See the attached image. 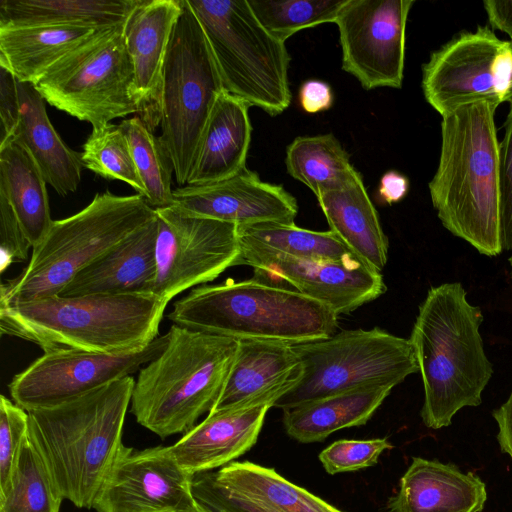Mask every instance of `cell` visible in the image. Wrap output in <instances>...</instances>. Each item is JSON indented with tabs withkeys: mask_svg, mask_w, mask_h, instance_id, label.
<instances>
[{
	"mask_svg": "<svg viewBox=\"0 0 512 512\" xmlns=\"http://www.w3.org/2000/svg\"><path fill=\"white\" fill-rule=\"evenodd\" d=\"M238 237L240 243L298 259L339 262L358 260L332 231H312L300 228L295 223L267 222L238 226Z\"/></svg>",
	"mask_w": 512,
	"mask_h": 512,
	"instance_id": "cell-33",
	"label": "cell"
},
{
	"mask_svg": "<svg viewBox=\"0 0 512 512\" xmlns=\"http://www.w3.org/2000/svg\"><path fill=\"white\" fill-rule=\"evenodd\" d=\"M492 415L498 425L497 441L500 449L512 459V392Z\"/></svg>",
	"mask_w": 512,
	"mask_h": 512,
	"instance_id": "cell-47",
	"label": "cell"
},
{
	"mask_svg": "<svg viewBox=\"0 0 512 512\" xmlns=\"http://www.w3.org/2000/svg\"><path fill=\"white\" fill-rule=\"evenodd\" d=\"M19 119L20 99L18 80L8 68L0 64V143L14 135Z\"/></svg>",
	"mask_w": 512,
	"mask_h": 512,
	"instance_id": "cell-43",
	"label": "cell"
},
{
	"mask_svg": "<svg viewBox=\"0 0 512 512\" xmlns=\"http://www.w3.org/2000/svg\"><path fill=\"white\" fill-rule=\"evenodd\" d=\"M192 494L209 512H272L238 491L220 483L212 471L194 475Z\"/></svg>",
	"mask_w": 512,
	"mask_h": 512,
	"instance_id": "cell-40",
	"label": "cell"
},
{
	"mask_svg": "<svg viewBox=\"0 0 512 512\" xmlns=\"http://www.w3.org/2000/svg\"><path fill=\"white\" fill-rule=\"evenodd\" d=\"M347 0H248L263 27L285 42L295 33L324 23H335Z\"/></svg>",
	"mask_w": 512,
	"mask_h": 512,
	"instance_id": "cell-36",
	"label": "cell"
},
{
	"mask_svg": "<svg viewBox=\"0 0 512 512\" xmlns=\"http://www.w3.org/2000/svg\"><path fill=\"white\" fill-rule=\"evenodd\" d=\"M393 445L386 438L368 440H338L319 454L329 474L352 472L377 464L380 455Z\"/></svg>",
	"mask_w": 512,
	"mask_h": 512,
	"instance_id": "cell-39",
	"label": "cell"
},
{
	"mask_svg": "<svg viewBox=\"0 0 512 512\" xmlns=\"http://www.w3.org/2000/svg\"><path fill=\"white\" fill-rule=\"evenodd\" d=\"M408 178L395 170L384 173L377 189V200L383 204L392 205L400 202L408 193Z\"/></svg>",
	"mask_w": 512,
	"mask_h": 512,
	"instance_id": "cell-45",
	"label": "cell"
},
{
	"mask_svg": "<svg viewBox=\"0 0 512 512\" xmlns=\"http://www.w3.org/2000/svg\"><path fill=\"white\" fill-rule=\"evenodd\" d=\"M316 198L330 231L359 261L381 272L388 260L389 242L362 176Z\"/></svg>",
	"mask_w": 512,
	"mask_h": 512,
	"instance_id": "cell-26",
	"label": "cell"
},
{
	"mask_svg": "<svg viewBox=\"0 0 512 512\" xmlns=\"http://www.w3.org/2000/svg\"><path fill=\"white\" fill-rule=\"evenodd\" d=\"M155 218L156 210L140 194H95L76 214L53 220L28 265L1 283L0 304L59 295L80 271Z\"/></svg>",
	"mask_w": 512,
	"mask_h": 512,
	"instance_id": "cell-7",
	"label": "cell"
},
{
	"mask_svg": "<svg viewBox=\"0 0 512 512\" xmlns=\"http://www.w3.org/2000/svg\"><path fill=\"white\" fill-rule=\"evenodd\" d=\"M240 249L239 265L251 266L254 278L274 284L287 282L338 316L351 313L386 291L381 273L359 260L298 259L243 243Z\"/></svg>",
	"mask_w": 512,
	"mask_h": 512,
	"instance_id": "cell-16",
	"label": "cell"
},
{
	"mask_svg": "<svg viewBox=\"0 0 512 512\" xmlns=\"http://www.w3.org/2000/svg\"><path fill=\"white\" fill-rule=\"evenodd\" d=\"M20 119L13 137L37 163L45 181L60 196L75 192L81 182V154L72 150L51 124L45 99L29 82L18 81Z\"/></svg>",
	"mask_w": 512,
	"mask_h": 512,
	"instance_id": "cell-25",
	"label": "cell"
},
{
	"mask_svg": "<svg viewBox=\"0 0 512 512\" xmlns=\"http://www.w3.org/2000/svg\"><path fill=\"white\" fill-rule=\"evenodd\" d=\"M222 484L272 512H343L280 476L274 469L244 461L212 471Z\"/></svg>",
	"mask_w": 512,
	"mask_h": 512,
	"instance_id": "cell-31",
	"label": "cell"
},
{
	"mask_svg": "<svg viewBox=\"0 0 512 512\" xmlns=\"http://www.w3.org/2000/svg\"><path fill=\"white\" fill-rule=\"evenodd\" d=\"M487 500L485 483L455 465L413 457L389 499V512H481Z\"/></svg>",
	"mask_w": 512,
	"mask_h": 512,
	"instance_id": "cell-22",
	"label": "cell"
},
{
	"mask_svg": "<svg viewBox=\"0 0 512 512\" xmlns=\"http://www.w3.org/2000/svg\"><path fill=\"white\" fill-rule=\"evenodd\" d=\"M132 376L61 404L27 411L29 436L63 499L94 507L125 445Z\"/></svg>",
	"mask_w": 512,
	"mask_h": 512,
	"instance_id": "cell-1",
	"label": "cell"
},
{
	"mask_svg": "<svg viewBox=\"0 0 512 512\" xmlns=\"http://www.w3.org/2000/svg\"><path fill=\"white\" fill-rule=\"evenodd\" d=\"M193 475L168 446L125 447L94 505L97 512H188L197 506Z\"/></svg>",
	"mask_w": 512,
	"mask_h": 512,
	"instance_id": "cell-17",
	"label": "cell"
},
{
	"mask_svg": "<svg viewBox=\"0 0 512 512\" xmlns=\"http://www.w3.org/2000/svg\"><path fill=\"white\" fill-rule=\"evenodd\" d=\"M48 104L100 128L139 112L124 23L97 29L34 84Z\"/></svg>",
	"mask_w": 512,
	"mask_h": 512,
	"instance_id": "cell-11",
	"label": "cell"
},
{
	"mask_svg": "<svg viewBox=\"0 0 512 512\" xmlns=\"http://www.w3.org/2000/svg\"><path fill=\"white\" fill-rule=\"evenodd\" d=\"M137 0H0V24L77 25L103 28L123 24Z\"/></svg>",
	"mask_w": 512,
	"mask_h": 512,
	"instance_id": "cell-30",
	"label": "cell"
},
{
	"mask_svg": "<svg viewBox=\"0 0 512 512\" xmlns=\"http://www.w3.org/2000/svg\"><path fill=\"white\" fill-rule=\"evenodd\" d=\"M172 206L190 216L237 226L292 224L298 213L294 196L281 185L261 180L247 167L222 181L176 188Z\"/></svg>",
	"mask_w": 512,
	"mask_h": 512,
	"instance_id": "cell-18",
	"label": "cell"
},
{
	"mask_svg": "<svg viewBox=\"0 0 512 512\" xmlns=\"http://www.w3.org/2000/svg\"><path fill=\"white\" fill-rule=\"evenodd\" d=\"M509 263H510V266H511V275H512V255L509 257Z\"/></svg>",
	"mask_w": 512,
	"mask_h": 512,
	"instance_id": "cell-49",
	"label": "cell"
},
{
	"mask_svg": "<svg viewBox=\"0 0 512 512\" xmlns=\"http://www.w3.org/2000/svg\"><path fill=\"white\" fill-rule=\"evenodd\" d=\"M393 388L388 384L372 385L285 409V431L301 443H312L340 429L364 425Z\"/></svg>",
	"mask_w": 512,
	"mask_h": 512,
	"instance_id": "cell-28",
	"label": "cell"
},
{
	"mask_svg": "<svg viewBox=\"0 0 512 512\" xmlns=\"http://www.w3.org/2000/svg\"><path fill=\"white\" fill-rule=\"evenodd\" d=\"M181 12L182 0H137L124 22L138 116L152 131L161 123L163 69Z\"/></svg>",
	"mask_w": 512,
	"mask_h": 512,
	"instance_id": "cell-19",
	"label": "cell"
},
{
	"mask_svg": "<svg viewBox=\"0 0 512 512\" xmlns=\"http://www.w3.org/2000/svg\"><path fill=\"white\" fill-rule=\"evenodd\" d=\"M1 271L13 262L28 259L32 249L8 201L0 196Z\"/></svg>",
	"mask_w": 512,
	"mask_h": 512,
	"instance_id": "cell-42",
	"label": "cell"
},
{
	"mask_svg": "<svg viewBox=\"0 0 512 512\" xmlns=\"http://www.w3.org/2000/svg\"><path fill=\"white\" fill-rule=\"evenodd\" d=\"M97 29L77 25L0 24V64L18 81L34 84Z\"/></svg>",
	"mask_w": 512,
	"mask_h": 512,
	"instance_id": "cell-27",
	"label": "cell"
},
{
	"mask_svg": "<svg viewBox=\"0 0 512 512\" xmlns=\"http://www.w3.org/2000/svg\"><path fill=\"white\" fill-rule=\"evenodd\" d=\"M81 161L85 168L108 180H120L144 195L129 140L120 124L92 129L83 144Z\"/></svg>",
	"mask_w": 512,
	"mask_h": 512,
	"instance_id": "cell-37",
	"label": "cell"
},
{
	"mask_svg": "<svg viewBox=\"0 0 512 512\" xmlns=\"http://www.w3.org/2000/svg\"><path fill=\"white\" fill-rule=\"evenodd\" d=\"M168 332L146 347L105 354L82 350L44 352L8 385L12 401L26 411L52 407L131 376L165 349Z\"/></svg>",
	"mask_w": 512,
	"mask_h": 512,
	"instance_id": "cell-13",
	"label": "cell"
},
{
	"mask_svg": "<svg viewBox=\"0 0 512 512\" xmlns=\"http://www.w3.org/2000/svg\"><path fill=\"white\" fill-rule=\"evenodd\" d=\"M249 105L224 91L209 117L186 185L230 178L246 167L252 126Z\"/></svg>",
	"mask_w": 512,
	"mask_h": 512,
	"instance_id": "cell-24",
	"label": "cell"
},
{
	"mask_svg": "<svg viewBox=\"0 0 512 512\" xmlns=\"http://www.w3.org/2000/svg\"><path fill=\"white\" fill-rule=\"evenodd\" d=\"M188 512H209V511L205 510L203 507H201L197 503V506L195 508H193L192 510L188 511Z\"/></svg>",
	"mask_w": 512,
	"mask_h": 512,
	"instance_id": "cell-48",
	"label": "cell"
},
{
	"mask_svg": "<svg viewBox=\"0 0 512 512\" xmlns=\"http://www.w3.org/2000/svg\"><path fill=\"white\" fill-rule=\"evenodd\" d=\"M271 402L208 413L199 424L168 446L178 464L196 475L223 467L256 443Z\"/></svg>",
	"mask_w": 512,
	"mask_h": 512,
	"instance_id": "cell-21",
	"label": "cell"
},
{
	"mask_svg": "<svg viewBox=\"0 0 512 512\" xmlns=\"http://www.w3.org/2000/svg\"><path fill=\"white\" fill-rule=\"evenodd\" d=\"M505 134L500 142V224L504 250H512V101L504 124Z\"/></svg>",
	"mask_w": 512,
	"mask_h": 512,
	"instance_id": "cell-41",
	"label": "cell"
},
{
	"mask_svg": "<svg viewBox=\"0 0 512 512\" xmlns=\"http://www.w3.org/2000/svg\"><path fill=\"white\" fill-rule=\"evenodd\" d=\"M497 107L478 102L442 117L439 163L428 185L442 225L491 257L503 251Z\"/></svg>",
	"mask_w": 512,
	"mask_h": 512,
	"instance_id": "cell-2",
	"label": "cell"
},
{
	"mask_svg": "<svg viewBox=\"0 0 512 512\" xmlns=\"http://www.w3.org/2000/svg\"><path fill=\"white\" fill-rule=\"evenodd\" d=\"M168 318L191 330L236 340L293 345L330 337L338 323L328 306L257 278L196 287L174 303Z\"/></svg>",
	"mask_w": 512,
	"mask_h": 512,
	"instance_id": "cell-5",
	"label": "cell"
},
{
	"mask_svg": "<svg viewBox=\"0 0 512 512\" xmlns=\"http://www.w3.org/2000/svg\"><path fill=\"white\" fill-rule=\"evenodd\" d=\"M29 431V415L5 395L0 396V494L8 487Z\"/></svg>",
	"mask_w": 512,
	"mask_h": 512,
	"instance_id": "cell-38",
	"label": "cell"
},
{
	"mask_svg": "<svg viewBox=\"0 0 512 512\" xmlns=\"http://www.w3.org/2000/svg\"><path fill=\"white\" fill-rule=\"evenodd\" d=\"M165 349L139 370L130 412L162 439L192 429L218 400L238 340L171 325Z\"/></svg>",
	"mask_w": 512,
	"mask_h": 512,
	"instance_id": "cell-6",
	"label": "cell"
},
{
	"mask_svg": "<svg viewBox=\"0 0 512 512\" xmlns=\"http://www.w3.org/2000/svg\"><path fill=\"white\" fill-rule=\"evenodd\" d=\"M466 295L459 282L431 287L409 338L424 387L420 415L431 429L451 425L464 407L479 406L493 374L479 330L482 311Z\"/></svg>",
	"mask_w": 512,
	"mask_h": 512,
	"instance_id": "cell-3",
	"label": "cell"
},
{
	"mask_svg": "<svg viewBox=\"0 0 512 512\" xmlns=\"http://www.w3.org/2000/svg\"><path fill=\"white\" fill-rule=\"evenodd\" d=\"M46 184L23 144L13 136L0 143V196L12 207L32 249L53 223Z\"/></svg>",
	"mask_w": 512,
	"mask_h": 512,
	"instance_id": "cell-29",
	"label": "cell"
},
{
	"mask_svg": "<svg viewBox=\"0 0 512 512\" xmlns=\"http://www.w3.org/2000/svg\"><path fill=\"white\" fill-rule=\"evenodd\" d=\"M225 91L204 30L189 5L174 27L163 69L160 140L185 186L218 97Z\"/></svg>",
	"mask_w": 512,
	"mask_h": 512,
	"instance_id": "cell-9",
	"label": "cell"
},
{
	"mask_svg": "<svg viewBox=\"0 0 512 512\" xmlns=\"http://www.w3.org/2000/svg\"><path fill=\"white\" fill-rule=\"evenodd\" d=\"M413 0H347L335 24L342 69L366 90L402 87L406 23Z\"/></svg>",
	"mask_w": 512,
	"mask_h": 512,
	"instance_id": "cell-15",
	"label": "cell"
},
{
	"mask_svg": "<svg viewBox=\"0 0 512 512\" xmlns=\"http://www.w3.org/2000/svg\"><path fill=\"white\" fill-rule=\"evenodd\" d=\"M300 375L301 362L293 344L276 340H238L227 380L210 412L262 402L274 405Z\"/></svg>",
	"mask_w": 512,
	"mask_h": 512,
	"instance_id": "cell-20",
	"label": "cell"
},
{
	"mask_svg": "<svg viewBox=\"0 0 512 512\" xmlns=\"http://www.w3.org/2000/svg\"><path fill=\"white\" fill-rule=\"evenodd\" d=\"M167 304L153 293L54 295L0 304V332L44 352H131L158 337Z\"/></svg>",
	"mask_w": 512,
	"mask_h": 512,
	"instance_id": "cell-4",
	"label": "cell"
},
{
	"mask_svg": "<svg viewBox=\"0 0 512 512\" xmlns=\"http://www.w3.org/2000/svg\"><path fill=\"white\" fill-rule=\"evenodd\" d=\"M507 41L488 26L461 31L422 66L426 101L443 117L478 102L502 103Z\"/></svg>",
	"mask_w": 512,
	"mask_h": 512,
	"instance_id": "cell-14",
	"label": "cell"
},
{
	"mask_svg": "<svg viewBox=\"0 0 512 512\" xmlns=\"http://www.w3.org/2000/svg\"><path fill=\"white\" fill-rule=\"evenodd\" d=\"M333 92L324 81L310 79L299 89V102L302 109L310 114L326 111L333 104Z\"/></svg>",
	"mask_w": 512,
	"mask_h": 512,
	"instance_id": "cell-44",
	"label": "cell"
},
{
	"mask_svg": "<svg viewBox=\"0 0 512 512\" xmlns=\"http://www.w3.org/2000/svg\"><path fill=\"white\" fill-rule=\"evenodd\" d=\"M157 231L156 215L154 220L80 271L59 295L152 293Z\"/></svg>",
	"mask_w": 512,
	"mask_h": 512,
	"instance_id": "cell-23",
	"label": "cell"
},
{
	"mask_svg": "<svg viewBox=\"0 0 512 512\" xmlns=\"http://www.w3.org/2000/svg\"><path fill=\"white\" fill-rule=\"evenodd\" d=\"M156 210V277L152 293L165 302L238 266V226L190 216L174 206Z\"/></svg>",
	"mask_w": 512,
	"mask_h": 512,
	"instance_id": "cell-12",
	"label": "cell"
},
{
	"mask_svg": "<svg viewBox=\"0 0 512 512\" xmlns=\"http://www.w3.org/2000/svg\"><path fill=\"white\" fill-rule=\"evenodd\" d=\"M289 175L307 186L316 197L343 188L361 174L333 134L299 136L286 148Z\"/></svg>",
	"mask_w": 512,
	"mask_h": 512,
	"instance_id": "cell-32",
	"label": "cell"
},
{
	"mask_svg": "<svg viewBox=\"0 0 512 512\" xmlns=\"http://www.w3.org/2000/svg\"><path fill=\"white\" fill-rule=\"evenodd\" d=\"M215 58L224 89L271 116L291 102L285 42L270 34L248 0H188Z\"/></svg>",
	"mask_w": 512,
	"mask_h": 512,
	"instance_id": "cell-8",
	"label": "cell"
},
{
	"mask_svg": "<svg viewBox=\"0 0 512 512\" xmlns=\"http://www.w3.org/2000/svg\"><path fill=\"white\" fill-rule=\"evenodd\" d=\"M63 500L28 431L10 483L0 494V512H60Z\"/></svg>",
	"mask_w": 512,
	"mask_h": 512,
	"instance_id": "cell-34",
	"label": "cell"
},
{
	"mask_svg": "<svg viewBox=\"0 0 512 512\" xmlns=\"http://www.w3.org/2000/svg\"><path fill=\"white\" fill-rule=\"evenodd\" d=\"M483 6L491 29L505 32L512 39V0H485Z\"/></svg>",
	"mask_w": 512,
	"mask_h": 512,
	"instance_id": "cell-46",
	"label": "cell"
},
{
	"mask_svg": "<svg viewBox=\"0 0 512 512\" xmlns=\"http://www.w3.org/2000/svg\"><path fill=\"white\" fill-rule=\"evenodd\" d=\"M120 125L129 140L146 202L154 209L172 206L174 166L160 137L155 136L138 115L123 120Z\"/></svg>",
	"mask_w": 512,
	"mask_h": 512,
	"instance_id": "cell-35",
	"label": "cell"
},
{
	"mask_svg": "<svg viewBox=\"0 0 512 512\" xmlns=\"http://www.w3.org/2000/svg\"><path fill=\"white\" fill-rule=\"evenodd\" d=\"M293 347L301 375L274 403L282 410L362 387H395L419 372L410 340L377 327L345 330Z\"/></svg>",
	"mask_w": 512,
	"mask_h": 512,
	"instance_id": "cell-10",
	"label": "cell"
}]
</instances>
